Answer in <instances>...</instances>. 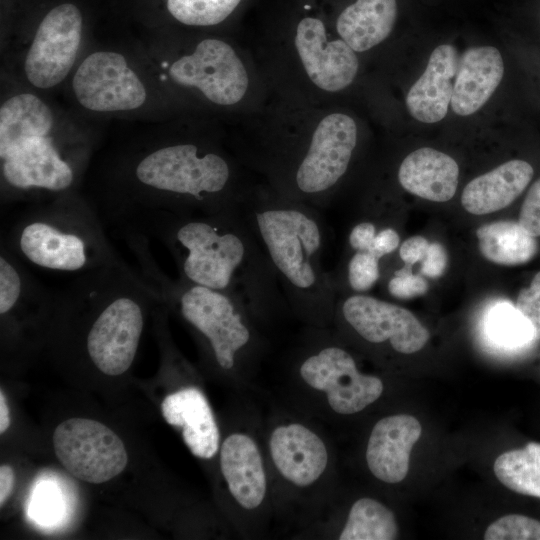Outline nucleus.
Returning <instances> with one entry per match:
<instances>
[{"instance_id":"f257e3e1","label":"nucleus","mask_w":540,"mask_h":540,"mask_svg":"<svg viewBox=\"0 0 540 540\" xmlns=\"http://www.w3.org/2000/svg\"><path fill=\"white\" fill-rule=\"evenodd\" d=\"M249 191L215 139L153 133L114 148L85 194L105 227L117 233L158 213L241 209Z\"/></svg>"},{"instance_id":"f03ea898","label":"nucleus","mask_w":540,"mask_h":540,"mask_svg":"<svg viewBox=\"0 0 540 540\" xmlns=\"http://www.w3.org/2000/svg\"><path fill=\"white\" fill-rule=\"evenodd\" d=\"M126 230L160 241L172 256L178 277L232 294L251 315L269 314L284 302L272 265L241 209L158 213L120 232Z\"/></svg>"},{"instance_id":"7ed1b4c3","label":"nucleus","mask_w":540,"mask_h":540,"mask_svg":"<svg viewBox=\"0 0 540 540\" xmlns=\"http://www.w3.org/2000/svg\"><path fill=\"white\" fill-rule=\"evenodd\" d=\"M32 89L11 91L0 105L1 209L81 190L94 141Z\"/></svg>"},{"instance_id":"20e7f679","label":"nucleus","mask_w":540,"mask_h":540,"mask_svg":"<svg viewBox=\"0 0 540 540\" xmlns=\"http://www.w3.org/2000/svg\"><path fill=\"white\" fill-rule=\"evenodd\" d=\"M317 209L258 187L249 191L241 211L288 303L301 317L325 322L334 313L337 288L323 266L326 232Z\"/></svg>"},{"instance_id":"39448f33","label":"nucleus","mask_w":540,"mask_h":540,"mask_svg":"<svg viewBox=\"0 0 540 540\" xmlns=\"http://www.w3.org/2000/svg\"><path fill=\"white\" fill-rule=\"evenodd\" d=\"M21 206L5 223L0 243L24 263L79 275L123 261L81 190Z\"/></svg>"},{"instance_id":"423d86ee","label":"nucleus","mask_w":540,"mask_h":540,"mask_svg":"<svg viewBox=\"0 0 540 540\" xmlns=\"http://www.w3.org/2000/svg\"><path fill=\"white\" fill-rule=\"evenodd\" d=\"M357 140L354 119L344 113H330L297 143L268 148L260 169L278 194L316 208L325 207L350 168Z\"/></svg>"},{"instance_id":"0eeeda50","label":"nucleus","mask_w":540,"mask_h":540,"mask_svg":"<svg viewBox=\"0 0 540 540\" xmlns=\"http://www.w3.org/2000/svg\"><path fill=\"white\" fill-rule=\"evenodd\" d=\"M143 58L161 91L189 92L216 107H232L249 87L247 69L234 47L208 37L188 47L151 43Z\"/></svg>"},{"instance_id":"6e6552de","label":"nucleus","mask_w":540,"mask_h":540,"mask_svg":"<svg viewBox=\"0 0 540 540\" xmlns=\"http://www.w3.org/2000/svg\"><path fill=\"white\" fill-rule=\"evenodd\" d=\"M65 84L77 108L99 117L149 114L161 91L143 56L112 47L84 51Z\"/></svg>"},{"instance_id":"1a4fd4ad","label":"nucleus","mask_w":540,"mask_h":540,"mask_svg":"<svg viewBox=\"0 0 540 540\" xmlns=\"http://www.w3.org/2000/svg\"><path fill=\"white\" fill-rule=\"evenodd\" d=\"M84 19L73 3L49 10L21 52L20 77L40 93L65 84L84 53Z\"/></svg>"},{"instance_id":"9d476101","label":"nucleus","mask_w":540,"mask_h":540,"mask_svg":"<svg viewBox=\"0 0 540 540\" xmlns=\"http://www.w3.org/2000/svg\"><path fill=\"white\" fill-rule=\"evenodd\" d=\"M52 441L59 462L84 482H107L119 475L128 462L120 437L95 420L67 419L55 428Z\"/></svg>"},{"instance_id":"9b49d317","label":"nucleus","mask_w":540,"mask_h":540,"mask_svg":"<svg viewBox=\"0 0 540 540\" xmlns=\"http://www.w3.org/2000/svg\"><path fill=\"white\" fill-rule=\"evenodd\" d=\"M299 373L308 386L326 393L331 409L342 415L362 411L384 389L380 378L360 373L353 356L333 344H325L308 355Z\"/></svg>"},{"instance_id":"f8f14e48","label":"nucleus","mask_w":540,"mask_h":540,"mask_svg":"<svg viewBox=\"0 0 540 540\" xmlns=\"http://www.w3.org/2000/svg\"><path fill=\"white\" fill-rule=\"evenodd\" d=\"M334 312L361 339L371 344L388 342L402 354L422 349L428 330L407 309L365 294H352L335 303Z\"/></svg>"},{"instance_id":"ddd939ff","label":"nucleus","mask_w":540,"mask_h":540,"mask_svg":"<svg viewBox=\"0 0 540 540\" xmlns=\"http://www.w3.org/2000/svg\"><path fill=\"white\" fill-rule=\"evenodd\" d=\"M294 46L306 75L319 89L338 92L355 79L359 68L355 51L341 38L329 39L321 19L302 18Z\"/></svg>"},{"instance_id":"4468645a","label":"nucleus","mask_w":540,"mask_h":540,"mask_svg":"<svg viewBox=\"0 0 540 540\" xmlns=\"http://www.w3.org/2000/svg\"><path fill=\"white\" fill-rule=\"evenodd\" d=\"M421 432L420 422L412 415L380 419L371 431L366 449L371 473L386 483L401 482L409 471L410 453Z\"/></svg>"},{"instance_id":"2eb2a0df","label":"nucleus","mask_w":540,"mask_h":540,"mask_svg":"<svg viewBox=\"0 0 540 540\" xmlns=\"http://www.w3.org/2000/svg\"><path fill=\"white\" fill-rule=\"evenodd\" d=\"M269 445L276 468L296 486L313 484L327 467L328 454L324 442L301 424L278 426L271 434Z\"/></svg>"},{"instance_id":"dca6fc26","label":"nucleus","mask_w":540,"mask_h":540,"mask_svg":"<svg viewBox=\"0 0 540 540\" xmlns=\"http://www.w3.org/2000/svg\"><path fill=\"white\" fill-rule=\"evenodd\" d=\"M166 422L181 428L182 438L191 453L210 459L219 449L220 433L211 407L196 388H185L167 395L161 403Z\"/></svg>"},{"instance_id":"f3484780","label":"nucleus","mask_w":540,"mask_h":540,"mask_svg":"<svg viewBox=\"0 0 540 540\" xmlns=\"http://www.w3.org/2000/svg\"><path fill=\"white\" fill-rule=\"evenodd\" d=\"M458 63L454 46L442 44L433 50L424 73L406 96V106L413 118L423 123H435L446 116Z\"/></svg>"},{"instance_id":"a211bd4d","label":"nucleus","mask_w":540,"mask_h":540,"mask_svg":"<svg viewBox=\"0 0 540 540\" xmlns=\"http://www.w3.org/2000/svg\"><path fill=\"white\" fill-rule=\"evenodd\" d=\"M504 74L499 50L493 46L469 48L459 60L451 98L452 110L468 116L491 97Z\"/></svg>"},{"instance_id":"6ab92c4d","label":"nucleus","mask_w":540,"mask_h":540,"mask_svg":"<svg viewBox=\"0 0 540 540\" xmlns=\"http://www.w3.org/2000/svg\"><path fill=\"white\" fill-rule=\"evenodd\" d=\"M220 469L231 495L240 506L253 510L261 505L267 481L261 454L250 436L234 433L224 440Z\"/></svg>"},{"instance_id":"aec40b11","label":"nucleus","mask_w":540,"mask_h":540,"mask_svg":"<svg viewBox=\"0 0 540 540\" xmlns=\"http://www.w3.org/2000/svg\"><path fill=\"white\" fill-rule=\"evenodd\" d=\"M458 177L456 161L429 147L408 154L398 169V181L404 190L434 202H446L454 196Z\"/></svg>"},{"instance_id":"412c9836","label":"nucleus","mask_w":540,"mask_h":540,"mask_svg":"<svg viewBox=\"0 0 540 540\" xmlns=\"http://www.w3.org/2000/svg\"><path fill=\"white\" fill-rule=\"evenodd\" d=\"M533 174V167L528 162L507 161L471 180L462 192V206L474 215L501 210L525 190Z\"/></svg>"},{"instance_id":"4be33fe9","label":"nucleus","mask_w":540,"mask_h":540,"mask_svg":"<svg viewBox=\"0 0 540 540\" xmlns=\"http://www.w3.org/2000/svg\"><path fill=\"white\" fill-rule=\"evenodd\" d=\"M396 17V0H356L339 14L336 30L355 52H364L390 35Z\"/></svg>"},{"instance_id":"5701e85b","label":"nucleus","mask_w":540,"mask_h":540,"mask_svg":"<svg viewBox=\"0 0 540 540\" xmlns=\"http://www.w3.org/2000/svg\"><path fill=\"white\" fill-rule=\"evenodd\" d=\"M479 250L489 261L505 266L529 262L537 253L536 237L519 222L497 221L476 230Z\"/></svg>"},{"instance_id":"b1692460","label":"nucleus","mask_w":540,"mask_h":540,"mask_svg":"<svg viewBox=\"0 0 540 540\" xmlns=\"http://www.w3.org/2000/svg\"><path fill=\"white\" fill-rule=\"evenodd\" d=\"M498 480L510 490L540 498V443L502 453L494 462Z\"/></svg>"},{"instance_id":"393cba45","label":"nucleus","mask_w":540,"mask_h":540,"mask_svg":"<svg viewBox=\"0 0 540 540\" xmlns=\"http://www.w3.org/2000/svg\"><path fill=\"white\" fill-rule=\"evenodd\" d=\"M397 536L393 512L372 498H360L352 505L339 539L393 540Z\"/></svg>"},{"instance_id":"a878e982","label":"nucleus","mask_w":540,"mask_h":540,"mask_svg":"<svg viewBox=\"0 0 540 540\" xmlns=\"http://www.w3.org/2000/svg\"><path fill=\"white\" fill-rule=\"evenodd\" d=\"M486 325L490 337L508 348H518L535 341L529 321L516 306L507 302L498 303L489 311Z\"/></svg>"},{"instance_id":"bb28decb","label":"nucleus","mask_w":540,"mask_h":540,"mask_svg":"<svg viewBox=\"0 0 540 540\" xmlns=\"http://www.w3.org/2000/svg\"><path fill=\"white\" fill-rule=\"evenodd\" d=\"M241 0H166L169 14L181 24L209 27L223 22Z\"/></svg>"},{"instance_id":"cd10ccee","label":"nucleus","mask_w":540,"mask_h":540,"mask_svg":"<svg viewBox=\"0 0 540 540\" xmlns=\"http://www.w3.org/2000/svg\"><path fill=\"white\" fill-rule=\"evenodd\" d=\"M485 540H540V521L520 514H509L492 522Z\"/></svg>"},{"instance_id":"c85d7f7f","label":"nucleus","mask_w":540,"mask_h":540,"mask_svg":"<svg viewBox=\"0 0 540 540\" xmlns=\"http://www.w3.org/2000/svg\"><path fill=\"white\" fill-rule=\"evenodd\" d=\"M379 258L371 251H355L347 263V283L361 294L370 290L380 277Z\"/></svg>"},{"instance_id":"c756f323","label":"nucleus","mask_w":540,"mask_h":540,"mask_svg":"<svg viewBox=\"0 0 540 540\" xmlns=\"http://www.w3.org/2000/svg\"><path fill=\"white\" fill-rule=\"evenodd\" d=\"M428 287L426 279L419 274H413L410 265L396 270L387 285L390 295L397 299H411L424 295Z\"/></svg>"},{"instance_id":"7c9ffc66","label":"nucleus","mask_w":540,"mask_h":540,"mask_svg":"<svg viewBox=\"0 0 540 540\" xmlns=\"http://www.w3.org/2000/svg\"><path fill=\"white\" fill-rule=\"evenodd\" d=\"M516 308L529 321L534 339L540 340V271L528 288H523L517 297Z\"/></svg>"},{"instance_id":"2f4dec72","label":"nucleus","mask_w":540,"mask_h":540,"mask_svg":"<svg viewBox=\"0 0 540 540\" xmlns=\"http://www.w3.org/2000/svg\"><path fill=\"white\" fill-rule=\"evenodd\" d=\"M532 236L540 237V178L530 187L518 221Z\"/></svg>"},{"instance_id":"473e14b6","label":"nucleus","mask_w":540,"mask_h":540,"mask_svg":"<svg viewBox=\"0 0 540 540\" xmlns=\"http://www.w3.org/2000/svg\"><path fill=\"white\" fill-rule=\"evenodd\" d=\"M447 253L438 242L429 244L421 262V273L429 278L440 277L447 266Z\"/></svg>"},{"instance_id":"72a5a7b5","label":"nucleus","mask_w":540,"mask_h":540,"mask_svg":"<svg viewBox=\"0 0 540 540\" xmlns=\"http://www.w3.org/2000/svg\"><path fill=\"white\" fill-rule=\"evenodd\" d=\"M376 233L377 229L373 222H359L351 229L349 233V246L354 251H370Z\"/></svg>"},{"instance_id":"f704fd0d","label":"nucleus","mask_w":540,"mask_h":540,"mask_svg":"<svg viewBox=\"0 0 540 540\" xmlns=\"http://www.w3.org/2000/svg\"><path fill=\"white\" fill-rule=\"evenodd\" d=\"M400 243L397 231L391 227L377 231L370 251L379 259L394 252Z\"/></svg>"},{"instance_id":"c9c22d12","label":"nucleus","mask_w":540,"mask_h":540,"mask_svg":"<svg viewBox=\"0 0 540 540\" xmlns=\"http://www.w3.org/2000/svg\"><path fill=\"white\" fill-rule=\"evenodd\" d=\"M429 243L422 236H412L405 240L399 248V256L406 265L412 266L420 262L426 253Z\"/></svg>"},{"instance_id":"e433bc0d","label":"nucleus","mask_w":540,"mask_h":540,"mask_svg":"<svg viewBox=\"0 0 540 540\" xmlns=\"http://www.w3.org/2000/svg\"><path fill=\"white\" fill-rule=\"evenodd\" d=\"M57 498L51 496L50 491H46L39 495L37 498V503L34 504V510L37 511V514L40 518H51L53 515L57 514L55 511L58 509Z\"/></svg>"},{"instance_id":"4c0bfd02","label":"nucleus","mask_w":540,"mask_h":540,"mask_svg":"<svg viewBox=\"0 0 540 540\" xmlns=\"http://www.w3.org/2000/svg\"><path fill=\"white\" fill-rule=\"evenodd\" d=\"M14 471L9 465L3 464L0 467V506L10 497L14 486Z\"/></svg>"},{"instance_id":"58836bf2","label":"nucleus","mask_w":540,"mask_h":540,"mask_svg":"<svg viewBox=\"0 0 540 540\" xmlns=\"http://www.w3.org/2000/svg\"><path fill=\"white\" fill-rule=\"evenodd\" d=\"M10 412L3 390H0V433L3 434L10 426Z\"/></svg>"}]
</instances>
